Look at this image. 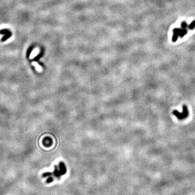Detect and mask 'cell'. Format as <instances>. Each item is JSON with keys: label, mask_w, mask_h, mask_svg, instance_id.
<instances>
[{"label": "cell", "mask_w": 195, "mask_h": 195, "mask_svg": "<svg viewBox=\"0 0 195 195\" xmlns=\"http://www.w3.org/2000/svg\"><path fill=\"white\" fill-rule=\"evenodd\" d=\"M59 167H60V172L61 175H64L66 173V166L63 163L61 162L59 164Z\"/></svg>", "instance_id": "3957f363"}, {"label": "cell", "mask_w": 195, "mask_h": 195, "mask_svg": "<svg viewBox=\"0 0 195 195\" xmlns=\"http://www.w3.org/2000/svg\"><path fill=\"white\" fill-rule=\"evenodd\" d=\"M12 33H11V32L7 33V34H5L4 35V37L2 38L1 41H2V42L5 41L6 40H7L8 39H9L11 37H12Z\"/></svg>", "instance_id": "277c9868"}, {"label": "cell", "mask_w": 195, "mask_h": 195, "mask_svg": "<svg viewBox=\"0 0 195 195\" xmlns=\"http://www.w3.org/2000/svg\"><path fill=\"white\" fill-rule=\"evenodd\" d=\"M187 30L186 29H180L179 36L180 38H183L187 33Z\"/></svg>", "instance_id": "5b68a950"}, {"label": "cell", "mask_w": 195, "mask_h": 195, "mask_svg": "<svg viewBox=\"0 0 195 195\" xmlns=\"http://www.w3.org/2000/svg\"><path fill=\"white\" fill-rule=\"evenodd\" d=\"M53 180H54V178H53V177H51V176H49L48 178H47V179L46 180V182L47 184H49V183H52V182H53Z\"/></svg>", "instance_id": "30bf717a"}, {"label": "cell", "mask_w": 195, "mask_h": 195, "mask_svg": "<svg viewBox=\"0 0 195 195\" xmlns=\"http://www.w3.org/2000/svg\"><path fill=\"white\" fill-rule=\"evenodd\" d=\"M33 49H34V46H31L30 47H29V48L28 49L27 52V57L28 58L29 57L30 55V54H31V53L33 50Z\"/></svg>", "instance_id": "8992f818"}, {"label": "cell", "mask_w": 195, "mask_h": 195, "mask_svg": "<svg viewBox=\"0 0 195 195\" xmlns=\"http://www.w3.org/2000/svg\"><path fill=\"white\" fill-rule=\"evenodd\" d=\"M53 174V175L55 176V177H57V179H60L61 174L60 173V171L58 170V167L56 165L54 166V171Z\"/></svg>", "instance_id": "7a4b0ae2"}, {"label": "cell", "mask_w": 195, "mask_h": 195, "mask_svg": "<svg viewBox=\"0 0 195 195\" xmlns=\"http://www.w3.org/2000/svg\"><path fill=\"white\" fill-rule=\"evenodd\" d=\"M10 32V30H9V29H2V30H0V34H1L5 35V34H7V33H9Z\"/></svg>", "instance_id": "52a82bcc"}, {"label": "cell", "mask_w": 195, "mask_h": 195, "mask_svg": "<svg viewBox=\"0 0 195 195\" xmlns=\"http://www.w3.org/2000/svg\"><path fill=\"white\" fill-rule=\"evenodd\" d=\"M53 174L52 172H45V173H43L42 175V176L43 178H46L47 177H49V176H51Z\"/></svg>", "instance_id": "ba28073f"}, {"label": "cell", "mask_w": 195, "mask_h": 195, "mask_svg": "<svg viewBox=\"0 0 195 195\" xmlns=\"http://www.w3.org/2000/svg\"><path fill=\"white\" fill-rule=\"evenodd\" d=\"M174 115L179 120H183L187 118L189 115V111L187 106H183V111L182 112H179L177 110H175L173 112Z\"/></svg>", "instance_id": "6da1fadb"}, {"label": "cell", "mask_w": 195, "mask_h": 195, "mask_svg": "<svg viewBox=\"0 0 195 195\" xmlns=\"http://www.w3.org/2000/svg\"><path fill=\"white\" fill-rule=\"evenodd\" d=\"M179 31H180V29L179 28H175L173 30V33L174 34H177L179 36Z\"/></svg>", "instance_id": "4fadbf2b"}, {"label": "cell", "mask_w": 195, "mask_h": 195, "mask_svg": "<svg viewBox=\"0 0 195 195\" xmlns=\"http://www.w3.org/2000/svg\"><path fill=\"white\" fill-rule=\"evenodd\" d=\"M195 28V21H194L189 24V28L190 29H193Z\"/></svg>", "instance_id": "9c48e42d"}, {"label": "cell", "mask_w": 195, "mask_h": 195, "mask_svg": "<svg viewBox=\"0 0 195 195\" xmlns=\"http://www.w3.org/2000/svg\"><path fill=\"white\" fill-rule=\"evenodd\" d=\"M178 35L177 34H174L173 36H172V41L174 42H176L178 39Z\"/></svg>", "instance_id": "8fae6325"}, {"label": "cell", "mask_w": 195, "mask_h": 195, "mask_svg": "<svg viewBox=\"0 0 195 195\" xmlns=\"http://www.w3.org/2000/svg\"><path fill=\"white\" fill-rule=\"evenodd\" d=\"M187 27H188V24L185 22H183L182 23H181V27H182V29H186Z\"/></svg>", "instance_id": "7c38bea8"}]
</instances>
